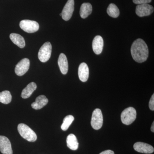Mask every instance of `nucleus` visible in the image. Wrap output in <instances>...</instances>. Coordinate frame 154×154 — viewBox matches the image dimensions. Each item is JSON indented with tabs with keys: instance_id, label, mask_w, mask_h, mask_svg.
I'll return each instance as SVG.
<instances>
[{
	"instance_id": "f257e3e1",
	"label": "nucleus",
	"mask_w": 154,
	"mask_h": 154,
	"mask_svg": "<svg viewBox=\"0 0 154 154\" xmlns=\"http://www.w3.org/2000/svg\"><path fill=\"white\" fill-rule=\"evenodd\" d=\"M131 51L133 59L139 63L146 61L148 57V48L146 42L141 38H138L134 42Z\"/></svg>"
},
{
	"instance_id": "f03ea898",
	"label": "nucleus",
	"mask_w": 154,
	"mask_h": 154,
	"mask_svg": "<svg viewBox=\"0 0 154 154\" xmlns=\"http://www.w3.org/2000/svg\"><path fill=\"white\" fill-rule=\"evenodd\" d=\"M18 130L20 135L28 141L33 142L37 139L36 134L26 125L19 124L18 126Z\"/></svg>"
},
{
	"instance_id": "7ed1b4c3",
	"label": "nucleus",
	"mask_w": 154,
	"mask_h": 154,
	"mask_svg": "<svg viewBox=\"0 0 154 154\" xmlns=\"http://www.w3.org/2000/svg\"><path fill=\"white\" fill-rule=\"evenodd\" d=\"M137 113L135 109L133 107H129L125 109L121 115V121L126 125L132 123L136 118Z\"/></svg>"
},
{
	"instance_id": "20e7f679",
	"label": "nucleus",
	"mask_w": 154,
	"mask_h": 154,
	"mask_svg": "<svg viewBox=\"0 0 154 154\" xmlns=\"http://www.w3.org/2000/svg\"><path fill=\"white\" fill-rule=\"evenodd\" d=\"M52 46L49 42H45L39 49L38 52V58L40 61L45 63L49 60L51 56Z\"/></svg>"
},
{
	"instance_id": "39448f33",
	"label": "nucleus",
	"mask_w": 154,
	"mask_h": 154,
	"mask_svg": "<svg viewBox=\"0 0 154 154\" xmlns=\"http://www.w3.org/2000/svg\"><path fill=\"white\" fill-rule=\"evenodd\" d=\"M20 28L28 33H33L38 31L39 28L38 23L30 20H23L19 24Z\"/></svg>"
},
{
	"instance_id": "423d86ee",
	"label": "nucleus",
	"mask_w": 154,
	"mask_h": 154,
	"mask_svg": "<svg viewBox=\"0 0 154 154\" xmlns=\"http://www.w3.org/2000/svg\"><path fill=\"white\" fill-rule=\"evenodd\" d=\"M103 123V115L100 109H95L93 111L91 118V125L95 130H99L102 128Z\"/></svg>"
},
{
	"instance_id": "0eeeda50",
	"label": "nucleus",
	"mask_w": 154,
	"mask_h": 154,
	"mask_svg": "<svg viewBox=\"0 0 154 154\" xmlns=\"http://www.w3.org/2000/svg\"><path fill=\"white\" fill-rule=\"evenodd\" d=\"M74 0H68L67 2L61 13L62 18L65 21H68L71 18L74 11Z\"/></svg>"
},
{
	"instance_id": "6e6552de",
	"label": "nucleus",
	"mask_w": 154,
	"mask_h": 154,
	"mask_svg": "<svg viewBox=\"0 0 154 154\" xmlns=\"http://www.w3.org/2000/svg\"><path fill=\"white\" fill-rule=\"evenodd\" d=\"M30 60L28 58H24L19 61L15 67V72L17 75L21 76L25 75L30 67Z\"/></svg>"
},
{
	"instance_id": "1a4fd4ad",
	"label": "nucleus",
	"mask_w": 154,
	"mask_h": 154,
	"mask_svg": "<svg viewBox=\"0 0 154 154\" xmlns=\"http://www.w3.org/2000/svg\"><path fill=\"white\" fill-rule=\"evenodd\" d=\"M153 11V7L148 4L138 5L136 8L137 15L141 17L149 16Z\"/></svg>"
},
{
	"instance_id": "9d476101",
	"label": "nucleus",
	"mask_w": 154,
	"mask_h": 154,
	"mask_svg": "<svg viewBox=\"0 0 154 154\" xmlns=\"http://www.w3.org/2000/svg\"><path fill=\"white\" fill-rule=\"evenodd\" d=\"M0 151L3 154H13L11 142L4 136H0Z\"/></svg>"
},
{
	"instance_id": "9b49d317",
	"label": "nucleus",
	"mask_w": 154,
	"mask_h": 154,
	"mask_svg": "<svg viewBox=\"0 0 154 154\" xmlns=\"http://www.w3.org/2000/svg\"><path fill=\"white\" fill-rule=\"evenodd\" d=\"M134 148L137 152L142 153L151 154L154 151V148L152 146L149 144L140 142L134 143Z\"/></svg>"
},
{
	"instance_id": "f8f14e48",
	"label": "nucleus",
	"mask_w": 154,
	"mask_h": 154,
	"mask_svg": "<svg viewBox=\"0 0 154 154\" xmlns=\"http://www.w3.org/2000/svg\"><path fill=\"white\" fill-rule=\"evenodd\" d=\"M104 46V41L102 36H96L93 40L92 47L96 54H100L102 52Z\"/></svg>"
},
{
	"instance_id": "ddd939ff",
	"label": "nucleus",
	"mask_w": 154,
	"mask_h": 154,
	"mask_svg": "<svg viewBox=\"0 0 154 154\" xmlns=\"http://www.w3.org/2000/svg\"><path fill=\"white\" fill-rule=\"evenodd\" d=\"M79 79L82 82H85L88 81L89 75V69L88 65L85 63H82L80 65L78 70Z\"/></svg>"
},
{
	"instance_id": "4468645a",
	"label": "nucleus",
	"mask_w": 154,
	"mask_h": 154,
	"mask_svg": "<svg viewBox=\"0 0 154 154\" xmlns=\"http://www.w3.org/2000/svg\"><path fill=\"white\" fill-rule=\"evenodd\" d=\"M58 64L62 73L66 75L68 71V62L67 59L65 54L63 53L60 54L58 60Z\"/></svg>"
},
{
	"instance_id": "2eb2a0df",
	"label": "nucleus",
	"mask_w": 154,
	"mask_h": 154,
	"mask_svg": "<svg viewBox=\"0 0 154 154\" xmlns=\"http://www.w3.org/2000/svg\"><path fill=\"white\" fill-rule=\"evenodd\" d=\"M48 102V99L44 95H40L36 98V101L31 104L33 109L39 110L47 105Z\"/></svg>"
},
{
	"instance_id": "dca6fc26",
	"label": "nucleus",
	"mask_w": 154,
	"mask_h": 154,
	"mask_svg": "<svg viewBox=\"0 0 154 154\" xmlns=\"http://www.w3.org/2000/svg\"><path fill=\"white\" fill-rule=\"evenodd\" d=\"M37 88V86L35 83H30L27 87L23 89L21 94V97L23 99H25L29 98Z\"/></svg>"
},
{
	"instance_id": "f3484780",
	"label": "nucleus",
	"mask_w": 154,
	"mask_h": 154,
	"mask_svg": "<svg viewBox=\"0 0 154 154\" xmlns=\"http://www.w3.org/2000/svg\"><path fill=\"white\" fill-rule=\"evenodd\" d=\"M10 38L13 43L17 45L20 48H23L25 46V39L21 35L15 33L10 34Z\"/></svg>"
},
{
	"instance_id": "a211bd4d",
	"label": "nucleus",
	"mask_w": 154,
	"mask_h": 154,
	"mask_svg": "<svg viewBox=\"0 0 154 154\" xmlns=\"http://www.w3.org/2000/svg\"><path fill=\"white\" fill-rule=\"evenodd\" d=\"M92 5L90 3H83L80 8V16L82 19H85L92 13Z\"/></svg>"
},
{
	"instance_id": "6ab92c4d",
	"label": "nucleus",
	"mask_w": 154,
	"mask_h": 154,
	"mask_svg": "<svg viewBox=\"0 0 154 154\" xmlns=\"http://www.w3.org/2000/svg\"><path fill=\"white\" fill-rule=\"evenodd\" d=\"M67 146L68 147L72 150H76L79 147V143L76 137L72 134H69L66 138Z\"/></svg>"
},
{
	"instance_id": "aec40b11",
	"label": "nucleus",
	"mask_w": 154,
	"mask_h": 154,
	"mask_svg": "<svg viewBox=\"0 0 154 154\" xmlns=\"http://www.w3.org/2000/svg\"><path fill=\"white\" fill-rule=\"evenodd\" d=\"M107 13L110 17L117 18L119 15V9L115 4H110L107 9Z\"/></svg>"
},
{
	"instance_id": "412c9836",
	"label": "nucleus",
	"mask_w": 154,
	"mask_h": 154,
	"mask_svg": "<svg viewBox=\"0 0 154 154\" xmlns=\"http://www.w3.org/2000/svg\"><path fill=\"white\" fill-rule=\"evenodd\" d=\"M12 96L10 91H5L0 93V102L4 104H8L12 101Z\"/></svg>"
},
{
	"instance_id": "4be33fe9",
	"label": "nucleus",
	"mask_w": 154,
	"mask_h": 154,
	"mask_svg": "<svg viewBox=\"0 0 154 154\" xmlns=\"http://www.w3.org/2000/svg\"><path fill=\"white\" fill-rule=\"evenodd\" d=\"M74 120V117L72 115H68L64 118L63 122L61 126V128L63 131H66L68 129L69 127L72 123Z\"/></svg>"
},
{
	"instance_id": "5701e85b",
	"label": "nucleus",
	"mask_w": 154,
	"mask_h": 154,
	"mask_svg": "<svg viewBox=\"0 0 154 154\" xmlns=\"http://www.w3.org/2000/svg\"><path fill=\"white\" fill-rule=\"evenodd\" d=\"M151 1L152 0H133V2L134 4L138 5L148 4L150 3Z\"/></svg>"
},
{
	"instance_id": "b1692460",
	"label": "nucleus",
	"mask_w": 154,
	"mask_h": 154,
	"mask_svg": "<svg viewBox=\"0 0 154 154\" xmlns=\"http://www.w3.org/2000/svg\"><path fill=\"white\" fill-rule=\"evenodd\" d=\"M149 107L151 110H154V94L152 95L149 102Z\"/></svg>"
},
{
	"instance_id": "393cba45",
	"label": "nucleus",
	"mask_w": 154,
	"mask_h": 154,
	"mask_svg": "<svg viewBox=\"0 0 154 154\" xmlns=\"http://www.w3.org/2000/svg\"><path fill=\"white\" fill-rule=\"evenodd\" d=\"M99 154H114V152L110 150H107L102 152Z\"/></svg>"
},
{
	"instance_id": "a878e982",
	"label": "nucleus",
	"mask_w": 154,
	"mask_h": 154,
	"mask_svg": "<svg viewBox=\"0 0 154 154\" xmlns=\"http://www.w3.org/2000/svg\"><path fill=\"white\" fill-rule=\"evenodd\" d=\"M151 130L152 132H154V122H153L151 128Z\"/></svg>"
},
{
	"instance_id": "bb28decb",
	"label": "nucleus",
	"mask_w": 154,
	"mask_h": 154,
	"mask_svg": "<svg viewBox=\"0 0 154 154\" xmlns=\"http://www.w3.org/2000/svg\"><path fill=\"white\" fill-rule=\"evenodd\" d=\"M60 16H61V14H60Z\"/></svg>"
}]
</instances>
